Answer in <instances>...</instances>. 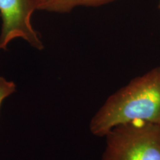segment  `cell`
I'll use <instances>...</instances> for the list:
<instances>
[{"mask_svg":"<svg viewBox=\"0 0 160 160\" xmlns=\"http://www.w3.org/2000/svg\"><path fill=\"white\" fill-rule=\"evenodd\" d=\"M133 121L160 126V67L134 78L110 96L91 119L90 130L105 137L113 128Z\"/></svg>","mask_w":160,"mask_h":160,"instance_id":"6da1fadb","label":"cell"},{"mask_svg":"<svg viewBox=\"0 0 160 160\" xmlns=\"http://www.w3.org/2000/svg\"><path fill=\"white\" fill-rule=\"evenodd\" d=\"M102 160H160V126L133 121L113 128L106 134Z\"/></svg>","mask_w":160,"mask_h":160,"instance_id":"7a4b0ae2","label":"cell"},{"mask_svg":"<svg viewBox=\"0 0 160 160\" xmlns=\"http://www.w3.org/2000/svg\"><path fill=\"white\" fill-rule=\"evenodd\" d=\"M37 10L35 0H0V16L2 28L0 50L15 38H22L38 50L44 48L37 31L31 25V16Z\"/></svg>","mask_w":160,"mask_h":160,"instance_id":"3957f363","label":"cell"},{"mask_svg":"<svg viewBox=\"0 0 160 160\" xmlns=\"http://www.w3.org/2000/svg\"><path fill=\"white\" fill-rule=\"evenodd\" d=\"M37 10L67 13L79 6H100L115 0H35Z\"/></svg>","mask_w":160,"mask_h":160,"instance_id":"277c9868","label":"cell"},{"mask_svg":"<svg viewBox=\"0 0 160 160\" xmlns=\"http://www.w3.org/2000/svg\"><path fill=\"white\" fill-rule=\"evenodd\" d=\"M16 91V85L13 82L8 81L0 77V108L3 100Z\"/></svg>","mask_w":160,"mask_h":160,"instance_id":"5b68a950","label":"cell"},{"mask_svg":"<svg viewBox=\"0 0 160 160\" xmlns=\"http://www.w3.org/2000/svg\"><path fill=\"white\" fill-rule=\"evenodd\" d=\"M159 9H160V2H159Z\"/></svg>","mask_w":160,"mask_h":160,"instance_id":"8992f818","label":"cell"}]
</instances>
